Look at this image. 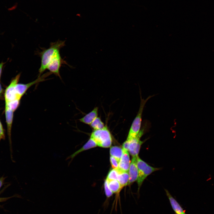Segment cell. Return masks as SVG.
I'll use <instances>...</instances> for the list:
<instances>
[{"instance_id": "obj_1", "label": "cell", "mask_w": 214, "mask_h": 214, "mask_svg": "<svg viewBox=\"0 0 214 214\" xmlns=\"http://www.w3.org/2000/svg\"><path fill=\"white\" fill-rule=\"evenodd\" d=\"M65 41L62 40H58L56 42L51 43L49 48L41 52V63L39 70V74L38 77L40 76L41 74L46 69L48 63L55 53L63 47L65 45Z\"/></svg>"}, {"instance_id": "obj_2", "label": "cell", "mask_w": 214, "mask_h": 214, "mask_svg": "<svg viewBox=\"0 0 214 214\" xmlns=\"http://www.w3.org/2000/svg\"><path fill=\"white\" fill-rule=\"evenodd\" d=\"M154 96H150L146 99H144L141 98V101L139 108L137 114L131 125L127 140L130 141L138 134L140 130L142 115L144 106L148 100Z\"/></svg>"}, {"instance_id": "obj_3", "label": "cell", "mask_w": 214, "mask_h": 214, "mask_svg": "<svg viewBox=\"0 0 214 214\" xmlns=\"http://www.w3.org/2000/svg\"><path fill=\"white\" fill-rule=\"evenodd\" d=\"M90 138L94 140L97 146L101 147L108 148L112 144L111 134L106 126L101 129L94 130L91 134Z\"/></svg>"}, {"instance_id": "obj_4", "label": "cell", "mask_w": 214, "mask_h": 214, "mask_svg": "<svg viewBox=\"0 0 214 214\" xmlns=\"http://www.w3.org/2000/svg\"><path fill=\"white\" fill-rule=\"evenodd\" d=\"M137 164L138 175L137 181L139 192L140 188L146 177L152 172L160 170V168L154 167L150 166L142 160L139 156L137 158Z\"/></svg>"}, {"instance_id": "obj_5", "label": "cell", "mask_w": 214, "mask_h": 214, "mask_svg": "<svg viewBox=\"0 0 214 214\" xmlns=\"http://www.w3.org/2000/svg\"><path fill=\"white\" fill-rule=\"evenodd\" d=\"M20 76V73L16 76L6 88L4 94L5 103L16 100H21V98L17 95L15 90V86L18 83Z\"/></svg>"}, {"instance_id": "obj_6", "label": "cell", "mask_w": 214, "mask_h": 214, "mask_svg": "<svg viewBox=\"0 0 214 214\" xmlns=\"http://www.w3.org/2000/svg\"><path fill=\"white\" fill-rule=\"evenodd\" d=\"M60 50L57 51L53 56L48 63L46 69L48 70L51 73L61 78L59 70L63 60L61 58Z\"/></svg>"}, {"instance_id": "obj_7", "label": "cell", "mask_w": 214, "mask_h": 214, "mask_svg": "<svg viewBox=\"0 0 214 214\" xmlns=\"http://www.w3.org/2000/svg\"><path fill=\"white\" fill-rule=\"evenodd\" d=\"M48 72L38 77L35 80L26 84L18 83L15 86V92L18 96L21 98L26 93L28 89L33 85L45 80V78L51 74Z\"/></svg>"}, {"instance_id": "obj_8", "label": "cell", "mask_w": 214, "mask_h": 214, "mask_svg": "<svg viewBox=\"0 0 214 214\" xmlns=\"http://www.w3.org/2000/svg\"><path fill=\"white\" fill-rule=\"evenodd\" d=\"M138 156L133 157L129 170V179L128 184H130L137 180L138 175L137 162Z\"/></svg>"}, {"instance_id": "obj_9", "label": "cell", "mask_w": 214, "mask_h": 214, "mask_svg": "<svg viewBox=\"0 0 214 214\" xmlns=\"http://www.w3.org/2000/svg\"><path fill=\"white\" fill-rule=\"evenodd\" d=\"M122 151V155L119 160L118 167L117 169L120 172H128L130 163L129 151L123 149Z\"/></svg>"}, {"instance_id": "obj_10", "label": "cell", "mask_w": 214, "mask_h": 214, "mask_svg": "<svg viewBox=\"0 0 214 214\" xmlns=\"http://www.w3.org/2000/svg\"><path fill=\"white\" fill-rule=\"evenodd\" d=\"M97 146L96 142L93 139L90 137L88 141L81 148L67 158L66 159L67 160L70 159V161L68 163V166L70 164L74 157L80 153Z\"/></svg>"}, {"instance_id": "obj_11", "label": "cell", "mask_w": 214, "mask_h": 214, "mask_svg": "<svg viewBox=\"0 0 214 214\" xmlns=\"http://www.w3.org/2000/svg\"><path fill=\"white\" fill-rule=\"evenodd\" d=\"M14 112L5 104V113L7 125L8 134L9 141H11V131L13 119Z\"/></svg>"}, {"instance_id": "obj_12", "label": "cell", "mask_w": 214, "mask_h": 214, "mask_svg": "<svg viewBox=\"0 0 214 214\" xmlns=\"http://www.w3.org/2000/svg\"><path fill=\"white\" fill-rule=\"evenodd\" d=\"M165 190L171 207L175 213L177 214H185L183 209L176 200L171 195L167 190L165 189Z\"/></svg>"}, {"instance_id": "obj_13", "label": "cell", "mask_w": 214, "mask_h": 214, "mask_svg": "<svg viewBox=\"0 0 214 214\" xmlns=\"http://www.w3.org/2000/svg\"><path fill=\"white\" fill-rule=\"evenodd\" d=\"M98 110V108L95 107L92 111L80 119L79 120L84 124L90 125L97 117Z\"/></svg>"}, {"instance_id": "obj_14", "label": "cell", "mask_w": 214, "mask_h": 214, "mask_svg": "<svg viewBox=\"0 0 214 214\" xmlns=\"http://www.w3.org/2000/svg\"><path fill=\"white\" fill-rule=\"evenodd\" d=\"M146 126V125H145L144 127H142L137 135L130 141L128 150L130 154L137 147L141 137L143 135L145 130Z\"/></svg>"}, {"instance_id": "obj_15", "label": "cell", "mask_w": 214, "mask_h": 214, "mask_svg": "<svg viewBox=\"0 0 214 214\" xmlns=\"http://www.w3.org/2000/svg\"><path fill=\"white\" fill-rule=\"evenodd\" d=\"M117 180L123 188L128 184L129 175L128 172L119 171Z\"/></svg>"}, {"instance_id": "obj_16", "label": "cell", "mask_w": 214, "mask_h": 214, "mask_svg": "<svg viewBox=\"0 0 214 214\" xmlns=\"http://www.w3.org/2000/svg\"><path fill=\"white\" fill-rule=\"evenodd\" d=\"M108 186L113 193H119L122 188L119 182L117 180H107Z\"/></svg>"}, {"instance_id": "obj_17", "label": "cell", "mask_w": 214, "mask_h": 214, "mask_svg": "<svg viewBox=\"0 0 214 214\" xmlns=\"http://www.w3.org/2000/svg\"><path fill=\"white\" fill-rule=\"evenodd\" d=\"M110 153L119 161L122 155V149L117 146H112L110 149Z\"/></svg>"}, {"instance_id": "obj_18", "label": "cell", "mask_w": 214, "mask_h": 214, "mask_svg": "<svg viewBox=\"0 0 214 214\" xmlns=\"http://www.w3.org/2000/svg\"><path fill=\"white\" fill-rule=\"evenodd\" d=\"M90 125L94 130L101 129L105 127L104 123L102 121L100 118L97 117Z\"/></svg>"}, {"instance_id": "obj_19", "label": "cell", "mask_w": 214, "mask_h": 214, "mask_svg": "<svg viewBox=\"0 0 214 214\" xmlns=\"http://www.w3.org/2000/svg\"><path fill=\"white\" fill-rule=\"evenodd\" d=\"M119 174L117 169H113L109 172L106 179L107 180H117Z\"/></svg>"}, {"instance_id": "obj_20", "label": "cell", "mask_w": 214, "mask_h": 214, "mask_svg": "<svg viewBox=\"0 0 214 214\" xmlns=\"http://www.w3.org/2000/svg\"><path fill=\"white\" fill-rule=\"evenodd\" d=\"M20 100H16L9 102L5 103V104L7 105L10 109L14 112L19 106Z\"/></svg>"}, {"instance_id": "obj_21", "label": "cell", "mask_w": 214, "mask_h": 214, "mask_svg": "<svg viewBox=\"0 0 214 214\" xmlns=\"http://www.w3.org/2000/svg\"><path fill=\"white\" fill-rule=\"evenodd\" d=\"M104 187L106 195L107 198H109L112 196L113 193L109 188L107 180H106L104 183Z\"/></svg>"}, {"instance_id": "obj_22", "label": "cell", "mask_w": 214, "mask_h": 214, "mask_svg": "<svg viewBox=\"0 0 214 214\" xmlns=\"http://www.w3.org/2000/svg\"><path fill=\"white\" fill-rule=\"evenodd\" d=\"M145 141H140L134 150L130 154L132 157L138 156L141 146Z\"/></svg>"}, {"instance_id": "obj_23", "label": "cell", "mask_w": 214, "mask_h": 214, "mask_svg": "<svg viewBox=\"0 0 214 214\" xmlns=\"http://www.w3.org/2000/svg\"><path fill=\"white\" fill-rule=\"evenodd\" d=\"M110 161L112 167L113 169L118 168L119 161L113 157L111 156Z\"/></svg>"}, {"instance_id": "obj_24", "label": "cell", "mask_w": 214, "mask_h": 214, "mask_svg": "<svg viewBox=\"0 0 214 214\" xmlns=\"http://www.w3.org/2000/svg\"><path fill=\"white\" fill-rule=\"evenodd\" d=\"M5 135L4 130L2 123L0 120V141L2 139H4Z\"/></svg>"}, {"instance_id": "obj_25", "label": "cell", "mask_w": 214, "mask_h": 214, "mask_svg": "<svg viewBox=\"0 0 214 214\" xmlns=\"http://www.w3.org/2000/svg\"><path fill=\"white\" fill-rule=\"evenodd\" d=\"M130 143V141L126 140L122 145V149L129 151Z\"/></svg>"}, {"instance_id": "obj_26", "label": "cell", "mask_w": 214, "mask_h": 214, "mask_svg": "<svg viewBox=\"0 0 214 214\" xmlns=\"http://www.w3.org/2000/svg\"><path fill=\"white\" fill-rule=\"evenodd\" d=\"M4 63H5L3 62H2L0 63V81L2 72V69Z\"/></svg>"}, {"instance_id": "obj_27", "label": "cell", "mask_w": 214, "mask_h": 214, "mask_svg": "<svg viewBox=\"0 0 214 214\" xmlns=\"http://www.w3.org/2000/svg\"><path fill=\"white\" fill-rule=\"evenodd\" d=\"M5 179V178L3 177H2L0 178V188L2 185Z\"/></svg>"}, {"instance_id": "obj_28", "label": "cell", "mask_w": 214, "mask_h": 214, "mask_svg": "<svg viewBox=\"0 0 214 214\" xmlns=\"http://www.w3.org/2000/svg\"><path fill=\"white\" fill-rule=\"evenodd\" d=\"M3 91V89L1 86L0 81V94H2Z\"/></svg>"}, {"instance_id": "obj_29", "label": "cell", "mask_w": 214, "mask_h": 214, "mask_svg": "<svg viewBox=\"0 0 214 214\" xmlns=\"http://www.w3.org/2000/svg\"><path fill=\"white\" fill-rule=\"evenodd\" d=\"M2 94H0V97H1Z\"/></svg>"}, {"instance_id": "obj_30", "label": "cell", "mask_w": 214, "mask_h": 214, "mask_svg": "<svg viewBox=\"0 0 214 214\" xmlns=\"http://www.w3.org/2000/svg\"></svg>"}]
</instances>
